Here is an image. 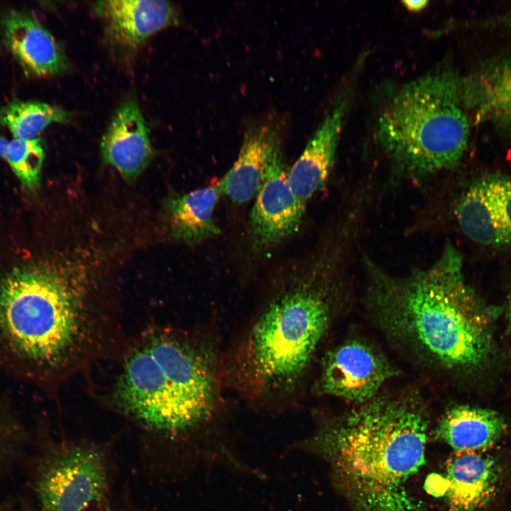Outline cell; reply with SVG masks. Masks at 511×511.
<instances>
[{"mask_svg":"<svg viewBox=\"0 0 511 511\" xmlns=\"http://www.w3.org/2000/svg\"><path fill=\"white\" fill-rule=\"evenodd\" d=\"M95 263L62 255L0 276V374L53 392L106 341Z\"/></svg>","mask_w":511,"mask_h":511,"instance_id":"6da1fadb","label":"cell"},{"mask_svg":"<svg viewBox=\"0 0 511 511\" xmlns=\"http://www.w3.org/2000/svg\"><path fill=\"white\" fill-rule=\"evenodd\" d=\"M353 251L348 238L332 233L287 266L233 358L231 375L244 393L282 395L300 382L327 329L333 295Z\"/></svg>","mask_w":511,"mask_h":511,"instance_id":"7a4b0ae2","label":"cell"},{"mask_svg":"<svg viewBox=\"0 0 511 511\" xmlns=\"http://www.w3.org/2000/svg\"><path fill=\"white\" fill-rule=\"evenodd\" d=\"M428 432L419 404L374 397L322 424L299 448L327 464L353 511H424L409 483L425 464Z\"/></svg>","mask_w":511,"mask_h":511,"instance_id":"3957f363","label":"cell"},{"mask_svg":"<svg viewBox=\"0 0 511 511\" xmlns=\"http://www.w3.org/2000/svg\"><path fill=\"white\" fill-rule=\"evenodd\" d=\"M361 262L371 300L391 331L447 368H472L488 359L495 311L466 283L451 243L429 266L402 276L366 255Z\"/></svg>","mask_w":511,"mask_h":511,"instance_id":"277c9868","label":"cell"},{"mask_svg":"<svg viewBox=\"0 0 511 511\" xmlns=\"http://www.w3.org/2000/svg\"><path fill=\"white\" fill-rule=\"evenodd\" d=\"M114 397L123 412L148 428L171 434L200 429L218 406L215 359L188 334L148 332L126 353Z\"/></svg>","mask_w":511,"mask_h":511,"instance_id":"5b68a950","label":"cell"},{"mask_svg":"<svg viewBox=\"0 0 511 511\" xmlns=\"http://www.w3.org/2000/svg\"><path fill=\"white\" fill-rule=\"evenodd\" d=\"M375 136L396 177L417 181L454 168L470 136L460 79L444 70L405 84L381 112Z\"/></svg>","mask_w":511,"mask_h":511,"instance_id":"8992f818","label":"cell"},{"mask_svg":"<svg viewBox=\"0 0 511 511\" xmlns=\"http://www.w3.org/2000/svg\"><path fill=\"white\" fill-rule=\"evenodd\" d=\"M254 198L248 239L251 250L264 255L297 231L307 206L291 187L282 146L271 157Z\"/></svg>","mask_w":511,"mask_h":511,"instance_id":"52a82bcc","label":"cell"},{"mask_svg":"<svg viewBox=\"0 0 511 511\" xmlns=\"http://www.w3.org/2000/svg\"><path fill=\"white\" fill-rule=\"evenodd\" d=\"M106 485L101 454L91 448L72 446L43 470L38 493L44 511H82L102 498Z\"/></svg>","mask_w":511,"mask_h":511,"instance_id":"ba28073f","label":"cell"},{"mask_svg":"<svg viewBox=\"0 0 511 511\" xmlns=\"http://www.w3.org/2000/svg\"><path fill=\"white\" fill-rule=\"evenodd\" d=\"M394 374L390 365L378 352L353 341L334 348L325 356L317 387L324 395L361 405L374 398Z\"/></svg>","mask_w":511,"mask_h":511,"instance_id":"9c48e42d","label":"cell"},{"mask_svg":"<svg viewBox=\"0 0 511 511\" xmlns=\"http://www.w3.org/2000/svg\"><path fill=\"white\" fill-rule=\"evenodd\" d=\"M349 97L347 89L338 94L301 155L288 170L292 190L306 204L324 187L331 171L349 107Z\"/></svg>","mask_w":511,"mask_h":511,"instance_id":"30bf717a","label":"cell"},{"mask_svg":"<svg viewBox=\"0 0 511 511\" xmlns=\"http://www.w3.org/2000/svg\"><path fill=\"white\" fill-rule=\"evenodd\" d=\"M95 8L109 42L129 53L179 18L176 7L167 1L106 0L97 1Z\"/></svg>","mask_w":511,"mask_h":511,"instance_id":"8fae6325","label":"cell"},{"mask_svg":"<svg viewBox=\"0 0 511 511\" xmlns=\"http://www.w3.org/2000/svg\"><path fill=\"white\" fill-rule=\"evenodd\" d=\"M103 160L128 182H134L149 164L153 148L137 102L125 100L115 111L100 145Z\"/></svg>","mask_w":511,"mask_h":511,"instance_id":"7c38bea8","label":"cell"},{"mask_svg":"<svg viewBox=\"0 0 511 511\" xmlns=\"http://www.w3.org/2000/svg\"><path fill=\"white\" fill-rule=\"evenodd\" d=\"M280 146L278 123L265 121L251 125L244 134L236 160L217 182L221 194L238 204L254 198L271 157Z\"/></svg>","mask_w":511,"mask_h":511,"instance_id":"4fadbf2b","label":"cell"},{"mask_svg":"<svg viewBox=\"0 0 511 511\" xmlns=\"http://www.w3.org/2000/svg\"><path fill=\"white\" fill-rule=\"evenodd\" d=\"M6 48L25 72L45 77L62 72L67 60L62 46L34 17L10 11L1 23Z\"/></svg>","mask_w":511,"mask_h":511,"instance_id":"5bb4252c","label":"cell"},{"mask_svg":"<svg viewBox=\"0 0 511 511\" xmlns=\"http://www.w3.org/2000/svg\"><path fill=\"white\" fill-rule=\"evenodd\" d=\"M499 478L495 461L478 451H456L446 467L444 494L452 511H473L493 495Z\"/></svg>","mask_w":511,"mask_h":511,"instance_id":"9a60e30c","label":"cell"},{"mask_svg":"<svg viewBox=\"0 0 511 511\" xmlns=\"http://www.w3.org/2000/svg\"><path fill=\"white\" fill-rule=\"evenodd\" d=\"M506 430V422L497 412L471 405H456L441 417L436 433L455 451H478L493 446Z\"/></svg>","mask_w":511,"mask_h":511,"instance_id":"2e32d148","label":"cell"},{"mask_svg":"<svg viewBox=\"0 0 511 511\" xmlns=\"http://www.w3.org/2000/svg\"><path fill=\"white\" fill-rule=\"evenodd\" d=\"M464 107L478 119L511 122V56L461 79Z\"/></svg>","mask_w":511,"mask_h":511,"instance_id":"e0dca14e","label":"cell"},{"mask_svg":"<svg viewBox=\"0 0 511 511\" xmlns=\"http://www.w3.org/2000/svg\"><path fill=\"white\" fill-rule=\"evenodd\" d=\"M221 192L218 184L167 199L165 210L172 236L187 244H197L220 233L214 219Z\"/></svg>","mask_w":511,"mask_h":511,"instance_id":"ac0fdd59","label":"cell"},{"mask_svg":"<svg viewBox=\"0 0 511 511\" xmlns=\"http://www.w3.org/2000/svg\"><path fill=\"white\" fill-rule=\"evenodd\" d=\"M453 213L460 231L484 245L511 244L493 204L488 179L469 186L456 202Z\"/></svg>","mask_w":511,"mask_h":511,"instance_id":"d6986e66","label":"cell"},{"mask_svg":"<svg viewBox=\"0 0 511 511\" xmlns=\"http://www.w3.org/2000/svg\"><path fill=\"white\" fill-rule=\"evenodd\" d=\"M67 111L35 101H13L0 108V125L9 129L15 138L33 139L49 125L66 123Z\"/></svg>","mask_w":511,"mask_h":511,"instance_id":"ffe728a7","label":"cell"},{"mask_svg":"<svg viewBox=\"0 0 511 511\" xmlns=\"http://www.w3.org/2000/svg\"><path fill=\"white\" fill-rule=\"evenodd\" d=\"M22 186L31 193L40 187V172L45 153L38 138H13L7 145L4 156Z\"/></svg>","mask_w":511,"mask_h":511,"instance_id":"44dd1931","label":"cell"},{"mask_svg":"<svg viewBox=\"0 0 511 511\" xmlns=\"http://www.w3.org/2000/svg\"><path fill=\"white\" fill-rule=\"evenodd\" d=\"M488 181L493 204L511 243V178H493Z\"/></svg>","mask_w":511,"mask_h":511,"instance_id":"7402d4cb","label":"cell"},{"mask_svg":"<svg viewBox=\"0 0 511 511\" xmlns=\"http://www.w3.org/2000/svg\"><path fill=\"white\" fill-rule=\"evenodd\" d=\"M21 427L12 405L5 393L0 390V449L17 439Z\"/></svg>","mask_w":511,"mask_h":511,"instance_id":"603a6c76","label":"cell"},{"mask_svg":"<svg viewBox=\"0 0 511 511\" xmlns=\"http://www.w3.org/2000/svg\"><path fill=\"white\" fill-rule=\"evenodd\" d=\"M428 1L427 0H419V1H410V0H406L403 1L402 4L404 6L410 11H414L417 12L420 11L422 9H424L427 4Z\"/></svg>","mask_w":511,"mask_h":511,"instance_id":"cb8c5ba5","label":"cell"},{"mask_svg":"<svg viewBox=\"0 0 511 511\" xmlns=\"http://www.w3.org/2000/svg\"><path fill=\"white\" fill-rule=\"evenodd\" d=\"M8 144L7 140L0 136V158L4 156Z\"/></svg>","mask_w":511,"mask_h":511,"instance_id":"d4e9b609","label":"cell"},{"mask_svg":"<svg viewBox=\"0 0 511 511\" xmlns=\"http://www.w3.org/2000/svg\"><path fill=\"white\" fill-rule=\"evenodd\" d=\"M507 314L508 319L511 322V292L508 298Z\"/></svg>","mask_w":511,"mask_h":511,"instance_id":"484cf974","label":"cell"},{"mask_svg":"<svg viewBox=\"0 0 511 511\" xmlns=\"http://www.w3.org/2000/svg\"><path fill=\"white\" fill-rule=\"evenodd\" d=\"M505 18V22L507 23V24L511 26V13H509L508 17H506Z\"/></svg>","mask_w":511,"mask_h":511,"instance_id":"4316f807","label":"cell"}]
</instances>
